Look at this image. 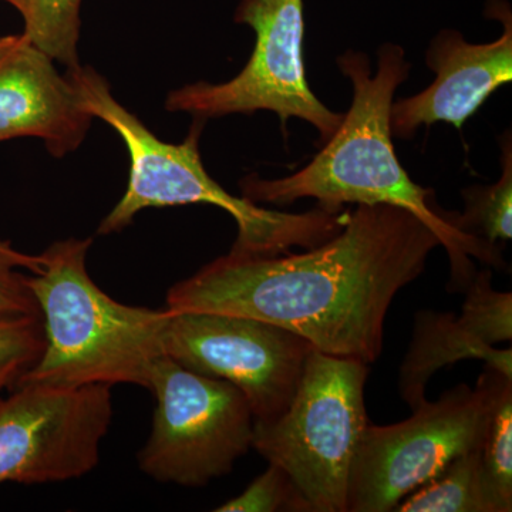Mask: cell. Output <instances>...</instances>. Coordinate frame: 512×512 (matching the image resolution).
Wrapping results in <instances>:
<instances>
[{
	"mask_svg": "<svg viewBox=\"0 0 512 512\" xmlns=\"http://www.w3.org/2000/svg\"><path fill=\"white\" fill-rule=\"evenodd\" d=\"M0 313H40L26 276L3 266H0Z\"/></svg>",
	"mask_w": 512,
	"mask_h": 512,
	"instance_id": "cell-20",
	"label": "cell"
},
{
	"mask_svg": "<svg viewBox=\"0 0 512 512\" xmlns=\"http://www.w3.org/2000/svg\"><path fill=\"white\" fill-rule=\"evenodd\" d=\"M485 15L501 20L503 35L485 45L468 43L457 30H441L426 50L436 80L423 92L400 99L390 110L392 136L410 140L421 126L464 123L491 94L512 82V16L504 0H491Z\"/></svg>",
	"mask_w": 512,
	"mask_h": 512,
	"instance_id": "cell-11",
	"label": "cell"
},
{
	"mask_svg": "<svg viewBox=\"0 0 512 512\" xmlns=\"http://www.w3.org/2000/svg\"><path fill=\"white\" fill-rule=\"evenodd\" d=\"M82 0H29L23 36L67 69L77 66Z\"/></svg>",
	"mask_w": 512,
	"mask_h": 512,
	"instance_id": "cell-17",
	"label": "cell"
},
{
	"mask_svg": "<svg viewBox=\"0 0 512 512\" xmlns=\"http://www.w3.org/2000/svg\"><path fill=\"white\" fill-rule=\"evenodd\" d=\"M439 237L412 212L357 205L335 237L301 254L220 256L167 293V311L264 320L330 356L376 362L394 296L416 281Z\"/></svg>",
	"mask_w": 512,
	"mask_h": 512,
	"instance_id": "cell-1",
	"label": "cell"
},
{
	"mask_svg": "<svg viewBox=\"0 0 512 512\" xmlns=\"http://www.w3.org/2000/svg\"><path fill=\"white\" fill-rule=\"evenodd\" d=\"M45 349V329L40 313H0V376L19 377L30 369Z\"/></svg>",
	"mask_w": 512,
	"mask_h": 512,
	"instance_id": "cell-18",
	"label": "cell"
},
{
	"mask_svg": "<svg viewBox=\"0 0 512 512\" xmlns=\"http://www.w3.org/2000/svg\"><path fill=\"white\" fill-rule=\"evenodd\" d=\"M394 512H498L485 481L481 448L454 458L443 473L407 495Z\"/></svg>",
	"mask_w": 512,
	"mask_h": 512,
	"instance_id": "cell-14",
	"label": "cell"
},
{
	"mask_svg": "<svg viewBox=\"0 0 512 512\" xmlns=\"http://www.w3.org/2000/svg\"><path fill=\"white\" fill-rule=\"evenodd\" d=\"M164 352L198 375L225 380L247 397L255 423L288 409L313 346L264 320L214 312H170Z\"/></svg>",
	"mask_w": 512,
	"mask_h": 512,
	"instance_id": "cell-9",
	"label": "cell"
},
{
	"mask_svg": "<svg viewBox=\"0 0 512 512\" xmlns=\"http://www.w3.org/2000/svg\"><path fill=\"white\" fill-rule=\"evenodd\" d=\"M5 2L15 6V8L18 9L20 13H22V16H25L26 12H28L29 0H5Z\"/></svg>",
	"mask_w": 512,
	"mask_h": 512,
	"instance_id": "cell-23",
	"label": "cell"
},
{
	"mask_svg": "<svg viewBox=\"0 0 512 512\" xmlns=\"http://www.w3.org/2000/svg\"><path fill=\"white\" fill-rule=\"evenodd\" d=\"M0 399V484H47L86 476L113 419L111 386L16 384Z\"/></svg>",
	"mask_w": 512,
	"mask_h": 512,
	"instance_id": "cell-10",
	"label": "cell"
},
{
	"mask_svg": "<svg viewBox=\"0 0 512 512\" xmlns=\"http://www.w3.org/2000/svg\"><path fill=\"white\" fill-rule=\"evenodd\" d=\"M336 64L353 84L348 113L322 150L298 173L279 180L248 175L241 191L249 201L291 205L313 198L329 212L345 205L389 204L416 215L439 237L450 261L448 292H466L476 276L477 259L487 268H504L500 247L460 231L456 212L440 207L436 192L414 183L397 158L390 130V110L400 84L409 79L412 64L402 46L386 43L377 50V72L365 53L348 50Z\"/></svg>",
	"mask_w": 512,
	"mask_h": 512,
	"instance_id": "cell-2",
	"label": "cell"
},
{
	"mask_svg": "<svg viewBox=\"0 0 512 512\" xmlns=\"http://www.w3.org/2000/svg\"><path fill=\"white\" fill-rule=\"evenodd\" d=\"M460 316L453 312L420 311L414 316L413 338L400 366V396L410 410L426 402L434 373L460 360H483L512 376V293L493 288L490 268L478 271L466 289Z\"/></svg>",
	"mask_w": 512,
	"mask_h": 512,
	"instance_id": "cell-12",
	"label": "cell"
},
{
	"mask_svg": "<svg viewBox=\"0 0 512 512\" xmlns=\"http://www.w3.org/2000/svg\"><path fill=\"white\" fill-rule=\"evenodd\" d=\"M153 427L138 467L158 483L204 487L252 448L254 413L234 384L198 375L164 356L154 366Z\"/></svg>",
	"mask_w": 512,
	"mask_h": 512,
	"instance_id": "cell-6",
	"label": "cell"
},
{
	"mask_svg": "<svg viewBox=\"0 0 512 512\" xmlns=\"http://www.w3.org/2000/svg\"><path fill=\"white\" fill-rule=\"evenodd\" d=\"M217 512H311L282 468L269 464L244 493L215 508Z\"/></svg>",
	"mask_w": 512,
	"mask_h": 512,
	"instance_id": "cell-19",
	"label": "cell"
},
{
	"mask_svg": "<svg viewBox=\"0 0 512 512\" xmlns=\"http://www.w3.org/2000/svg\"><path fill=\"white\" fill-rule=\"evenodd\" d=\"M67 79L83 106L106 121L124 141L130 156V178L119 204L101 221L100 235L123 231L146 208L210 204L227 211L238 225L231 252L278 255L293 247H316L345 227L349 210L329 212L316 205L302 214L266 210L248 198L234 197L202 164L200 137L205 121L195 119L181 144L164 143L114 99L109 84L90 67H70Z\"/></svg>",
	"mask_w": 512,
	"mask_h": 512,
	"instance_id": "cell-3",
	"label": "cell"
},
{
	"mask_svg": "<svg viewBox=\"0 0 512 512\" xmlns=\"http://www.w3.org/2000/svg\"><path fill=\"white\" fill-rule=\"evenodd\" d=\"M235 22L248 25L256 35L247 66L229 82H198L175 90L165 101L167 110L201 120L274 111L285 134L286 123L295 117L312 124L319 143L325 144L342 124L343 114L328 109L306 79L303 0H242Z\"/></svg>",
	"mask_w": 512,
	"mask_h": 512,
	"instance_id": "cell-8",
	"label": "cell"
},
{
	"mask_svg": "<svg viewBox=\"0 0 512 512\" xmlns=\"http://www.w3.org/2000/svg\"><path fill=\"white\" fill-rule=\"evenodd\" d=\"M488 389L458 384L392 426L367 424L350 467L346 512H390L407 495L483 444Z\"/></svg>",
	"mask_w": 512,
	"mask_h": 512,
	"instance_id": "cell-7",
	"label": "cell"
},
{
	"mask_svg": "<svg viewBox=\"0 0 512 512\" xmlns=\"http://www.w3.org/2000/svg\"><path fill=\"white\" fill-rule=\"evenodd\" d=\"M503 174L497 183L471 185L461 191L463 214L457 212L456 225L460 231L473 235L487 244L500 247V242L512 238V140L511 131L500 138Z\"/></svg>",
	"mask_w": 512,
	"mask_h": 512,
	"instance_id": "cell-16",
	"label": "cell"
},
{
	"mask_svg": "<svg viewBox=\"0 0 512 512\" xmlns=\"http://www.w3.org/2000/svg\"><path fill=\"white\" fill-rule=\"evenodd\" d=\"M18 36L0 37V59L9 52L10 47L16 42Z\"/></svg>",
	"mask_w": 512,
	"mask_h": 512,
	"instance_id": "cell-22",
	"label": "cell"
},
{
	"mask_svg": "<svg viewBox=\"0 0 512 512\" xmlns=\"http://www.w3.org/2000/svg\"><path fill=\"white\" fill-rule=\"evenodd\" d=\"M93 116L53 59L25 36L0 59V141L42 138L56 157L83 143Z\"/></svg>",
	"mask_w": 512,
	"mask_h": 512,
	"instance_id": "cell-13",
	"label": "cell"
},
{
	"mask_svg": "<svg viewBox=\"0 0 512 512\" xmlns=\"http://www.w3.org/2000/svg\"><path fill=\"white\" fill-rule=\"evenodd\" d=\"M16 379H18V377L13 375L0 376V392H2L6 386H9V384L15 383Z\"/></svg>",
	"mask_w": 512,
	"mask_h": 512,
	"instance_id": "cell-24",
	"label": "cell"
},
{
	"mask_svg": "<svg viewBox=\"0 0 512 512\" xmlns=\"http://www.w3.org/2000/svg\"><path fill=\"white\" fill-rule=\"evenodd\" d=\"M369 365L313 349L288 409L255 423L252 448L288 474L311 512H346L350 467L369 420Z\"/></svg>",
	"mask_w": 512,
	"mask_h": 512,
	"instance_id": "cell-5",
	"label": "cell"
},
{
	"mask_svg": "<svg viewBox=\"0 0 512 512\" xmlns=\"http://www.w3.org/2000/svg\"><path fill=\"white\" fill-rule=\"evenodd\" d=\"M92 239L56 242L42 255V271L26 276L45 329V349L15 384L82 387L136 384L150 390L164 352L168 311L114 301L86 268Z\"/></svg>",
	"mask_w": 512,
	"mask_h": 512,
	"instance_id": "cell-4",
	"label": "cell"
},
{
	"mask_svg": "<svg viewBox=\"0 0 512 512\" xmlns=\"http://www.w3.org/2000/svg\"><path fill=\"white\" fill-rule=\"evenodd\" d=\"M42 256L26 255L10 247L8 242L0 241V266L3 268H26L32 274L42 271Z\"/></svg>",
	"mask_w": 512,
	"mask_h": 512,
	"instance_id": "cell-21",
	"label": "cell"
},
{
	"mask_svg": "<svg viewBox=\"0 0 512 512\" xmlns=\"http://www.w3.org/2000/svg\"><path fill=\"white\" fill-rule=\"evenodd\" d=\"M488 420L481 444V464L498 512L512 511V376L485 363Z\"/></svg>",
	"mask_w": 512,
	"mask_h": 512,
	"instance_id": "cell-15",
	"label": "cell"
}]
</instances>
